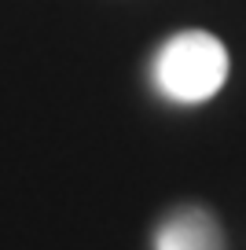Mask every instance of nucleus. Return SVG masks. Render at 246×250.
Instances as JSON below:
<instances>
[{"instance_id":"2","label":"nucleus","mask_w":246,"mask_h":250,"mask_svg":"<svg viewBox=\"0 0 246 250\" xmlns=\"http://www.w3.org/2000/svg\"><path fill=\"white\" fill-rule=\"evenodd\" d=\"M154 250H224V232L209 210L180 206L158 225Z\"/></svg>"},{"instance_id":"1","label":"nucleus","mask_w":246,"mask_h":250,"mask_svg":"<svg viewBox=\"0 0 246 250\" xmlns=\"http://www.w3.org/2000/svg\"><path fill=\"white\" fill-rule=\"evenodd\" d=\"M224 78H228V52L213 33H177L154 55V85L177 103H202L217 96Z\"/></svg>"}]
</instances>
